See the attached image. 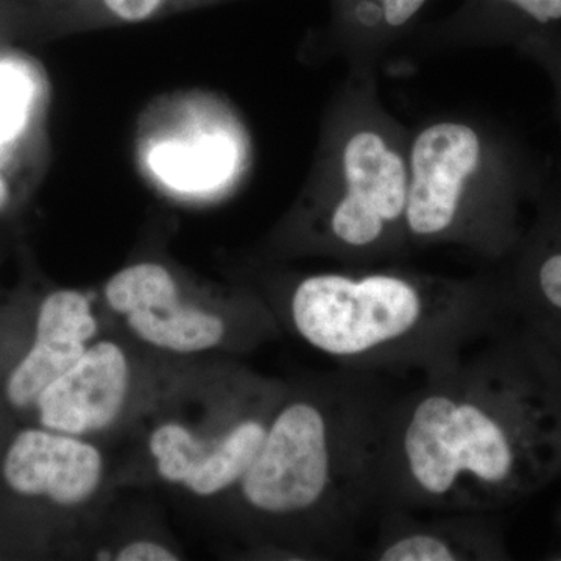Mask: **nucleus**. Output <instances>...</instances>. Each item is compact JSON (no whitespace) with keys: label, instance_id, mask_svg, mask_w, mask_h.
Returning <instances> with one entry per match:
<instances>
[{"label":"nucleus","instance_id":"nucleus-1","mask_svg":"<svg viewBox=\"0 0 561 561\" xmlns=\"http://www.w3.org/2000/svg\"><path fill=\"white\" fill-rule=\"evenodd\" d=\"M394 394L381 511L497 513L561 476V367L511 321Z\"/></svg>","mask_w":561,"mask_h":561},{"label":"nucleus","instance_id":"nucleus-2","mask_svg":"<svg viewBox=\"0 0 561 561\" xmlns=\"http://www.w3.org/2000/svg\"><path fill=\"white\" fill-rule=\"evenodd\" d=\"M386 376L287 379L260 451L216 518L253 556L328 560L356 549L381 512Z\"/></svg>","mask_w":561,"mask_h":561},{"label":"nucleus","instance_id":"nucleus-3","mask_svg":"<svg viewBox=\"0 0 561 561\" xmlns=\"http://www.w3.org/2000/svg\"><path fill=\"white\" fill-rule=\"evenodd\" d=\"M280 330L346 370L421 378L451 367L513 321L497 273L446 276L400 262L247 280Z\"/></svg>","mask_w":561,"mask_h":561},{"label":"nucleus","instance_id":"nucleus-4","mask_svg":"<svg viewBox=\"0 0 561 561\" xmlns=\"http://www.w3.org/2000/svg\"><path fill=\"white\" fill-rule=\"evenodd\" d=\"M411 128L386 108L376 70H348L332 103L313 179L265 242V260L320 256L342 267L400 262Z\"/></svg>","mask_w":561,"mask_h":561},{"label":"nucleus","instance_id":"nucleus-5","mask_svg":"<svg viewBox=\"0 0 561 561\" xmlns=\"http://www.w3.org/2000/svg\"><path fill=\"white\" fill-rule=\"evenodd\" d=\"M552 168L485 117L445 114L411 128L405 230L411 250L457 247L501 264L526 230Z\"/></svg>","mask_w":561,"mask_h":561},{"label":"nucleus","instance_id":"nucleus-6","mask_svg":"<svg viewBox=\"0 0 561 561\" xmlns=\"http://www.w3.org/2000/svg\"><path fill=\"white\" fill-rule=\"evenodd\" d=\"M286 389L287 379L239 359L198 362L125 438L119 486H162L216 516L253 463Z\"/></svg>","mask_w":561,"mask_h":561},{"label":"nucleus","instance_id":"nucleus-7","mask_svg":"<svg viewBox=\"0 0 561 561\" xmlns=\"http://www.w3.org/2000/svg\"><path fill=\"white\" fill-rule=\"evenodd\" d=\"M98 298L110 328L172 359H239L284 334L249 284L201 289L158 260L124 265Z\"/></svg>","mask_w":561,"mask_h":561},{"label":"nucleus","instance_id":"nucleus-8","mask_svg":"<svg viewBox=\"0 0 561 561\" xmlns=\"http://www.w3.org/2000/svg\"><path fill=\"white\" fill-rule=\"evenodd\" d=\"M198 362L161 356L108 328L41 393L33 409L36 423L110 448L127 438Z\"/></svg>","mask_w":561,"mask_h":561},{"label":"nucleus","instance_id":"nucleus-9","mask_svg":"<svg viewBox=\"0 0 561 561\" xmlns=\"http://www.w3.org/2000/svg\"><path fill=\"white\" fill-rule=\"evenodd\" d=\"M0 476L11 493L65 516L79 542L108 512L111 496L121 489L116 460L106 446L38 424L14 435Z\"/></svg>","mask_w":561,"mask_h":561},{"label":"nucleus","instance_id":"nucleus-10","mask_svg":"<svg viewBox=\"0 0 561 561\" xmlns=\"http://www.w3.org/2000/svg\"><path fill=\"white\" fill-rule=\"evenodd\" d=\"M531 209L497 276L513 321L561 367V173L551 171Z\"/></svg>","mask_w":561,"mask_h":561},{"label":"nucleus","instance_id":"nucleus-11","mask_svg":"<svg viewBox=\"0 0 561 561\" xmlns=\"http://www.w3.org/2000/svg\"><path fill=\"white\" fill-rule=\"evenodd\" d=\"M108 328L94 291L62 287L46 295L36 313L31 345L3 383L10 408L33 411L41 393Z\"/></svg>","mask_w":561,"mask_h":561},{"label":"nucleus","instance_id":"nucleus-12","mask_svg":"<svg viewBox=\"0 0 561 561\" xmlns=\"http://www.w3.org/2000/svg\"><path fill=\"white\" fill-rule=\"evenodd\" d=\"M376 561H485L508 559L494 513L383 508L365 552Z\"/></svg>","mask_w":561,"mask_h":561},{"label":"nucleus","instance_id":"nucleus-13","mask_svg":"<svg viewBox=\"0 0 561 561\" xmlns=\"http://www.w3.org/2000/svg\"><path fill=\"white\" fill-rule=\"evenodd\" d=\"M556 28H561V0H461L454 13L415 28L409 39L423 50L515 49L530 36Z\"/></svg>","mask_w":561,"mask_h":561},{"label":"nucleus","instance_id":"nucleus-14","mask_svg":"<svg viewBox=\"0 0 561 561\" xmlns=\"http://www.w3.org/2000/svg\"><path fill=\"white\" fill-rule=\"evenodd\" d=\"M430 0H331L327 43L348 70H378L383 55L409 39Z\"/></svg>","mask_w":561,"mask_h":561},{"label":"nucleus","instance_id":"nucleus-15","mask_svg":"<svg viewBox=\"0 0 561 561\" xmlns=\"http://www.w3.org/2000/svg\"><path fill=\"white\" fill-rule=\"evenodd\" d=\"M83 559L98 561H176L183 560L179 542L154 527H116L110 530L99 522L80 541Z\"/></svg>","mask_w":561,"mask_h":561},{"label":"nucleus","instance_id":"nucleus-16","mask_svg":"<svg viewBox=\"0 0 561 561\" xmlns=\"http://www.w3.org/2000/svg\"><path fill=\"white\" fill-rule=\"evenodd\" d=\"M31 98L28 80L20 70L0 62V149L24 128Z\"/></svg>","mask_w":561,"mask_h":561},{"label":"nucleus","instance_id":"nucleus-17","mask_svg":"<svg viewBox=\"0 0 561 561\" xmlns=\"http://www.w3.org/2000/svg\"><path fill=\"white\" fill-rule=\"evenodd\" d=\"M515 50L545 70L552 84L553 106L561 122V28L530 36Z\"/></svg>","mask_w":561,"mask_h":561},{"label":"nucleus","instance_id":"nucleus-18","mask_svg":"<svg viewBox=\"0 0 561 561\" xmlns=\"http://www.w3.org/2000/svg\"><path fill=\"white\" fill-rule=\"evenodd\" d=\"M106 9L122 21L140 22L149 20L164 0H103Z\"/></svg>","mask_w":561,"mask_h":561},{"label":"nucleus","instance_id":"nucleus-19","mask_svg":"<svg viewBox=\"0 0 561 561\" xmlns=\"http://www.w3.org/2000/svg\"><path fill=\"white\" fill-rule=\"evenodd\" d=\"M10 194L9 186H7L5 181L0 179V210L5 208L7 203H9Z\"/></svg>","mask_w":561,"mask_h":561},{"label":"nucleus","instance_id":"nucleus-20","mask_svg":"<svg viewBox=\"0 0 561 561\" xmlns=\"http://www.w3.org/2000/svg\"><path fill=\"white\" fill-rule=\"evenodd\" d=\"M559 523H560V526H561V511H560V515H559ZM552 559L561 560V548L559 549V551H557L556 553H553Z\"/></svg>","mask_w":561,"mask_h":561}]
</instances>
